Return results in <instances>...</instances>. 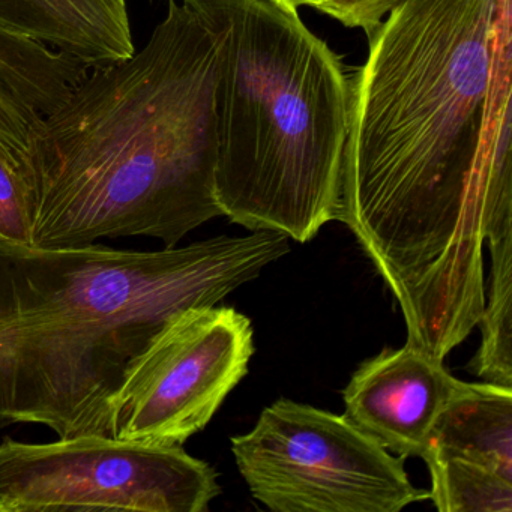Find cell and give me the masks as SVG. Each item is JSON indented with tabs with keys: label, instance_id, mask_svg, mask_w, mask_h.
<instances>
[{
	"label": "cell",
	"instance_id": "obj_1",
	"mask_svg": "<svg viewBox=\"0 0 512 512\" xmlns=\"http://www.w3.org/2000/svg\"><path fill=\"white\" fill-rule=\"evenodd\" d=\"M497 0H401L352 76L338 221L445 359L478 326L484 245L512 235L511 136L485 149Z\"/></svg>",
	"mask_w": 512,
	"mask_h": 512
},
{
	"label": "cell",
	"instance_id": "obj_14",
	"mask_svg": "<svg viewBox=\"0 0 512 512\" xmlns=\"http://www.w3.org/2000/svg\"><path fill=\"white\" fill-rule=\"evenodd\" d=\"M0 242L31 245L28 193L13 151L0 142Z\"/></svg>",
	"mask_w": 512,
	"mask_h": 512
},
{
	"label": "cell",
	"instance_id": "obj_7",
	"mask_svg": "<svg viewBox=\"0 0 512 512\" xmlns=\"http://www.w3.org/2000/svg\"><path fill=\"white\" fill-rule=\"evenodd\" d=\"M251 320L232 307H194L148 344L113 398L110 433L146 445H184L247 376Z\"/></svg>",
	"mask_w": 512,
	"mask_h": 512
},
{
	"label": "cell",
	"instance_id": "obj_9",
	"mask_svg": "<svg viewBox=\"0 0 512 512\" xmlns=\"http://www.w3.org/2000/svg\"><path fill=\"white\" fill-rule=\"evenodd\" d=\"M91 70L68 53L0 26V142L16 160L35 128Z\"/></svg>",
	"mask_w": 512,
	"mask_h": 512
},
{
	"label": "cell",
	"instance_id": "obj_13",
	"mask_svg": "<svg viewBox=\"0 0 512 512\" xmlns=\"http://www.w3.org/2000/svg\"><path fill=\"white\" fill-rule=\"evenodd\" d=\"M431 476L428 499L440 512H512V479L455 457L424 458Z\"/></svg>",
	"mask_w": 512,
	"mask_h": 512
},
{
	"label": "cell",
	"instance_id": "obj_12",
	"mask_svg": "<svg viewBox=\"0 0 512 512\" xmlns=\"http://www.w3.org/2000/svg\"><path fill=\"white\" fill-rule=\"evenodd\" d=\"M487 244L491 272L478 323L482 340L467 368L485 382L512 388V235Z\"/></svg>",
	"mask_w": 512,
	"mask_h": 512
},
{
	"label": "cell",
	"instance_id": "obj_15",
	"mask_svg": "<svg viewBox=\"0 0 512 512\" xmlns=\"http://www.w3.org/2000/svg\"><path fill=\"white\" fill-rule=\"evenodd\" d=\"M400 2L401 0H319L314 10L322 11L347 28L362 29L368 35Z\"/></svg>",
	"mask_w": 512,
	"mask_h": 512
},
{
	"label": "cell",
	"instance_id": "obj_5",
	"mask_svg": "<svg viewBox=\"0 0 512 512\" xmlns=\"http://www.w3.org/2000/svg\"><path fill=\"white\" fill-rule=\"evenodd\" d=\"M251 496L275 512H398L427 499L395 457L344 415L280 398L232 437Z\"/></svg>",
	"mask_w": 512,
	"mask_h": 512
},
{
	"label": "cell",
	"instance_id": "obj_8",
	"mask_svg": "<svg viewBox=\"0 0 512 512\" xmlns=\"http://www.w3.org/2000/svg\"><path fill=\"white\" fill-rule=\"evenodd\" d=\"M461 380L443 359L406 343L359 365L343 391L344 416L398 457H424L431 430Z\"/></svg>",
	"mask_w": 512,
	"mask_h": 512
},
{
	"label": "cell",
	"instance_id": "obj_3",
	"mask_svg": "<svg viewBox=\"0 0 512 512\" xmlns=\"http://www.w3.org/2000/svg\"><path fill=\"white\" fill-rule=\"evenodd\" d=\"M290 251L277 232L160 251L0 242V430L110 436L113 398L182 311L218 305Z\"/></svg>",
	"mask_w": 512,
	"mask_h": 512
},
{
	"label": "cell",
	"instance_id": "obj_4",
	"mask_svg": "<svg viewBox=\"0 0 512 512\" xmlns=\"http://www.w3.org/2000/svg\"><path fill=\"white\" fill-rule=\"evenodd\" d=\"M220 31L215 92L221 214L308 242L338 221L352 76L280 0H199Z\"/></svg>",
	"mask_w": 512,
	"mask_h": 512
},
{
	"label": "cell",
	"instance_id": "obj_11",
	"mask_svg": "<svg viewBox=\"0 0 512 512\" xmlns=\"http://www.w3.org/2000/svg\"><path fill=\"white\" fill-rule=\"evenodd\" d=\"M455 457L512 479V388L461 382L428 439L425 457Z\"/></svg>",
	"mask_w": 512,
	"mask_h": 512
},
{
	"label": "cell",
	"instance_id": "obj_16",
	"mask_svg": "<svg viewBox=\"0 0 512 512\" xmlns=\"http://www.w3.org/2000/svg\"><path fill=\"white\" fill-rule=\"evenodd\" d=\"M280 2L295 8V10L304 7L316 8L317 4H319V0H280Z\"/></svg>",
	"mask_w": 512,
	"mask_h": 512
},
{
	"label": "cell",
	"instance_id": "obj_6",
	"mask_svg": "<svg viewBox=\"0 0 512 512\" xmlns=\"http://www.w3.org/2000/svg\"><path fill=\"white\" fill-rule=\"evenodd\" d=\"M220 494L217 470L182 445L0 442V512H205Z\"/></svg>",
	"mask_w": 512,
	"mask_h": 512
},
{
	"label": "cell",
	"instance_id": "obj_2",
	"mask_svg": "<svg viewBox=\"0 0 512 512\" xmlns=\"http://www.w3.org/2000/svg\"><path fill=\"white\" fill-rule=\"evenodd\" d=\"M220 31L170 0L140 52L92 68L17 158L32 247L146 236L164 247L221 217L215 191Z\"/></svg>",
	"mask_w": 512,
	"mask_h": 512
},
{
	"label": "cell",
	"instance_id": "obj_10",
	"mask_svg": "<svg viewBox=\"0 0 512 512\" xmlns=\"http://www.w3.org/2000/svg\"><path fill=\"white\" fill-rule=\"evenodd\" d=\"M0 26L91 68L136 53L127 0H0Z\"/></svg>",
	"mask_w": 512,
	"mask_h": 512
}]
</instances>
